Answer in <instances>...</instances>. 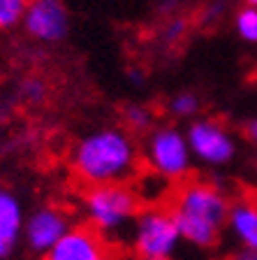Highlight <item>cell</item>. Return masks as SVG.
I'll list each match as a JSON object with an SVG mask.
<instances>
[{
	"instance_id": "24",
	"label": "cell",
	"mask_w": 257,
	"mask_h": 260,
	"mask_svg": "<svg viewBox=\"0 0 257 260\" xmlns=\"http://www.w3.org/2000/svg\"><path fill=\"white\" fill-rule=\"evenodd\" d=\"M255 170H257V160H255Z\"/></svg>"
},
{
	"instance_id": "19",
	"label": "cell",
	"mask_w": 257,
	"mask_h": 260,
	"mask_svg": "<svg viewBox=\"0 0 257 260\" xmlns=\"http://www.w3.org/2000/svg\"><path fill=\"white\" fill-rule=\"evenodd\" d=\"M232 260H257V251H246V249H241L236 255H232Z\"/></svg>"
},
{
	"instance_id": "5",
	"label": "cell",
	"mask_w": 257,
	"mask_h": 260,
	"mask_svg": "<svg viewBox=\"0 0 257 260\" xmlns=\"http://www.w3.org/2000/svg\"><path fill=\"white\" fill-rule=\"evenodd\" d=\"M190 144L176 128H158L146 142V160L165 179H183L190 170Z\"/></svg>"
},
{
	"instance_id": "23",
	"label": "cell",
	"mask_w": 257,
	"mask_h": 260,
	"mask_svg": "<svg viewBox=\"0 0 257 260\" xmlns=\"http://www.w3.org/2000/svg\"><path fill=\"white\" fill-rule=\"evenodd\" d=\"M248 5H250V7H257V0H248Z\"/></svg>"
},
{
	"instance_id": "7",
	"label": "cell",
	"mask_w": 257,
	"mask_h": 260,
	"mask_svg": "<svg viewBox=\"0 0 257 260\" xmlns=\"http://www.w3.org/2000/svg\"><path fill=\"white\" fill-rule=\"evenodd\" d=\"M23 26L40 42H58L70 30V16L63 0H30Z\"/></svg>"
},
{
	"instance_id": "15",
	"label": "cell",
	"mask_w": 257,
	"mask_h": 260,
	"mask_svg": "<svg viewBox=\"0 0 257 260\" xmlns=\"http://www.w3.org/2000/svg\"><path fill=\"white\" fill-rule=\"evenodd\" d=\"M169 109H171V114H176V116H193L199 109V100L193 93H178L169 103Z\"/></svg>"
},
{
	"instance_id": "4",
	"label": "cell",
	"mask_w": 257,
	"mask_h": 260,
	"mask_svg": "<svg viewBox=\"0 0 257 260\" xmlns=\"http://www.w3.org/2000/svg\"><path fill=\"white\" fill-rule=\"evenodd\" d=\"M183 237L171 209L146 207L132 225V244L139 258H171Z\"/></svg>"
},
{
	"instance_id": "22",
	"label": "cell",
	"mask_w": 257,
	"mask_h": 260,
	"mask_svg": "<svg viewBox=\"0 0 257 260\" xmlns=\"http://www.w3.org/2000/svg\"><path fill=\"white\" fill-rule=\"evenodd\" d=\"M139 260H169V258H139Z\"/></svg>"
},
{
	"instance_id": "17",
	"label": "cell",
	"mask_w": 257,
	"mask_h": 260,
	"mask_svg": "<svg viewBox=\"0 0 257 260\" xmlns=\"http://www.w3.org/2000/svg\"><path fill=\"white\" fill-rule=\"evenodd\" d=\"M183 32H186V21H183V19H171L165 28V38L169 40V42H174V40L183 38Z\"/></svg>"
},
{
	"instance_id": "20",
	"label": "cell",
	"mask_w": 257,
	"mask_h": 260,
	"mask_svg": "<svg viewBox=\"0 0 257 260\" xmlns=\"http://www.w3.org/2000/svg\"><path fill=\"white\" fill-rule=\"evenodd\" d=\"M128 79L132 81V84H141V81H144V77H141L139 70H130L128 72Z\"/></svg>"
},
{
	"instance_id": "3",
	"label": "cell",
	"mask_w": 257,
	"mask_h": 260,
	"mask_svg": "<svg viewBox=\"0 0 257 260\" xmlns=\"http://www.w3.org/2000/svg\"><path fill=\"white\" fill-rule=\"evenodd\" d=\"M84 209L91 225L102 235H118L134 225L141 214V200L130 184L91 186L84 195Z\"/></svg>"
},
{
	"instance_id": "12",
	"label": "cell",
	"mask_w": 257,
	"mask_h": 260,
	"mask_svg": "<svg viewBox=\"0 0 257 260\" xmlns=\"http://www.w3.org/2000/svg\"><path fill=\"white\" fill-rule=\"evenodd\" d=\"M30 0H0V28H12L23 21Z\"/></svg>"
},
{
	"instance_id": "8",
	"label": "cell",
	"mask_w": 257,
	"mask_h": 260,
	"mask_svg": "<svg viewBox=\"0 0 257 260\" xmlns=\"http://www.w3.org/2000/svg\"><path fill=\"white\" fill-rule=\"evenodd\" d=\"M70 230V218L56 207H42L23 223L28 246L38 253H49Z\"/></svg>"
},
{
	"instance_id": "11",
	"label": "cell",
	"mask_w": 257,
	"mask_h": 260,
	"mask_svg": "<svg viewBox=\"0 0 257 260\" xmlns=\"http://www.w3.org/2000/svg\"><path fill=\"white\" fill-rule=\"evenodd\" d=\"M23 211L14 195L0 193V258L10 255L23 230Z\"/></svg>"
},
{
	"instance_id": "9",
	"label": "cell",
	"mask_w": 257,
	"mask_h": 260,
	"mask_svg": "<svg viewBox=\"0 0 257 260\" xmlns=\"http://www.w3.org/2000/svg\"><path fill=\"white\" fill-rule=\"evenodd\" d=\"M47 260H109V249L95 228H72L54 249Z\"/></svg>"
},
{
	"instance_id": "21",
	"label": "cell",
	"mask_w": 257,
	"mask_h": 260,
	"mask_svg": "<svg viewBox=\"0 0 257 260\" xmlns=\"http://www.w3.org/2000/svg\"><path fill=\"white\" fill-rule=\"evenodd\" d=\"M218 12H223V5H220V3H215L213 7H209V12H206V19H213Z\"/></svg>"
},
{
	"instance_id": "10",
	"label": "cell",
	"mask_w": 257,
	"mask_h": 260,
	"mask_svg": "<svg viewBox=\"0 0 257 260\" xmlns=\"http://www.w3.org/2000/svg\"><path fill=\"white\" fill-rule=\"evenodd\" d=\"M227 228L241 249L257 251V200L250 198L232 200Z\"/></svg>"
},
{
	"instance_id": "14",
	"label": "cell",
	"mask_w": 257,
	"mask_h": 260,
	"mask_svg": "<svg viewBox=\"0 0 257 260\" xmlns=\"http://www.w3.org/2000/svg\"><path fill=\"white\" fill-rule=\"evenodd\" d=\"M125 123L132 130H146L151 125V112L144 105H128L125 107Z\"/></svg>"
},
{
	"instance_id": "13",
	"label": "cell",
	"mask_w": 257,
	"mask_h": 260,
	"mask_svg": "<svg viewBox=\"0 0 257 260\" xmlns=\"http://www.w3.org/2000/svg\"><path fill=\"white\" fill-rule=\"evenodd\" d=\"M236 30L246 42H257V7L248 5L236 16Z\"/></svg>"
},
{
	"instance_id": "1",
	"label": "cell",
	"mask_w": 257,
	"mask_h": 260,
	"mask_svg": "<svg viewBox=\"0 0 257 260\" xmlns=\"http://www.w3.org/2000/svg\"><path fill=\"white\" fill-rule=\"evenodd\" d=\"M230 205L232 200L218 186L206 181L183 184L171 200V214L176 218L183 242L197 249L215 246L227 228Z\"/></svg>"
},
{
	"instance_id": "2",
	"label": "cell",
	"mask_w": 257,
	"mask_h": 260,
	"mask_svg": "<svg viewBox=\"0 0 257 260\" xmlns=\"http://www.w3.org/2000/svg\"><path fill=\"white\" fill-rule=\"evenodd\" d=\"M72 170L91 186L123 184L137 170V149L121 128H102L86 135L72 153Z\"/></svg>"
},
{
	"instance_id": "18",
	"label": "cell",
	"mask_w": 257,
	"mask_h": 260,
	"mask_svg": "<svg viewBox=\"0 0 257 260\" xmlns=\"http://www.w3.org/2000/svg\"><path fill=\"white\" fill-rule=\"evenodd\" d=\"M246 135H248V140H250L252 144H257V119H252L250 123L246 125Z\"/></svg>"
},
{
	"instance_id": "16",
	"label": "cell",
	"mask_w": 257,
	"mask_h": 260,
	"mask_svg": "<svg viewBox=\"0 0 257 260\" xmlns=\"http://www.w3.org/2000/svg\"><path fill=\"white\" fill-rule=\"evenodd\" d=\"M23 93H26L30 100H42L47 88H44V84L40 79H28L26 84H23Z\"/></svg>"
},
{
	"instance_id": "6",
	"label": "cell",
	"mask_w": 257,
	"mask_h": 260,
	"mask_svg": "<svg viewBox=\"0 0 257 260\" xmlns=\"http://www.w3.org/2000/svg\"><path fill=\"white\" fill-rule=\"evenodd\" d=\"M186 137L193 156L209 165H225L234 158V137L215 121H195Z\"/></svg>"
}]
</instances>
